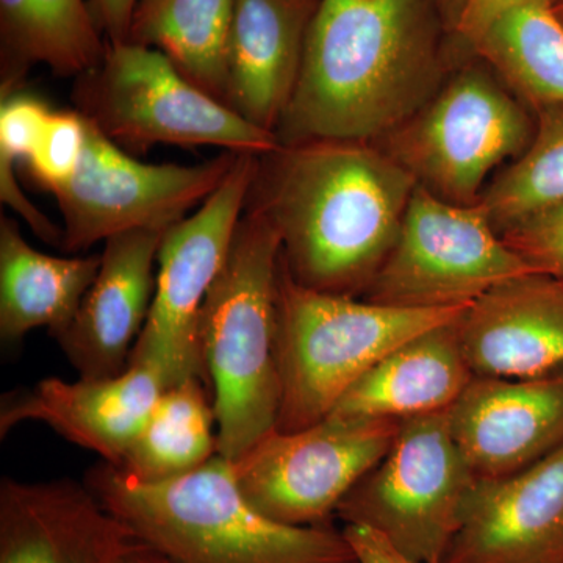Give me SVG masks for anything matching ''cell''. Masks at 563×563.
<instances>
[{"mask_svg":"<svg viewBox=\"0 0 563 563\" xmlns=\"http://www.w3.org/2000/svg\"><path fill=\"white\" fill-rule=\"evenodd\" d=\"M446 79L432 0H320L277 140L376 143Z\"/></svg>","mask_w":563,"mask_h":563,"instance_id":"6da1fadb","label":"cell"},{"mask_svg":"<svg viewBox=\"0 0 563 563\" xmlns=\"http://www.w3.org/2000/svg\"><path fill=\"white\" fill-rule=\"evenodd\" d=\"M417 180L363 141L322 140L258 155L247 206L272 218L296 284L363 298L398 240Z\"/></svg>","mask_w":563,"mask_h":563,"instance_id":"7a4b0ae2","label":"cell"},{"mask_svg":"<svg viewBox=\"0 0 563 563\" xmlns=\"http://www.w3.org/2000/svg\"><path fill=\"white\" fill-rule=\"evenodd\" d=\"M85 484L139 539L180 563H357L343 529L284 525L258 512L220 454L162 484L133 483L102 462Z\"/></svg>","mask_w":563,"mask_h":563,"instance_id":"3957f363","label":"cell"},{"mask_svg":"<svg viewBox=\"0 0 563 563\" xmlns=\"http://www.w3.org/2000/svg\"><path fill=\"white\" fill-rule=\"evenodd\" d=\"M282 239L247 206L199 314V347L217 412L218 454L236 461L276 429L280 406Z\"/></svg>","mask_w":563,"mask_h":563,"instance_id":"277c9868","label":"cell"},{"mask_svg":"<svg viewBox=\"0 0 563 563\" xmlns=\"http://www.w3.org/2000/svg\"><path fill=\"white\" fill-rule=\"evenodd\" d=\"M466 307L404 309L313 291L296 284L282 263L277 431H301L324 420L385 355L457 320Z\"/></svg>","mask_w":563,"mask_h":563,"instance_id":"5b68a950","label":"cell"},{"mask_svg":"<svg viewBox=\"0 0 563 563\" xmlns=\"http://www.w3.org/2000/svg\"><path fill=\"white\" fill-rule=\"evenodd\" d=\"M73 98L85 118L128 152L177 144L265 155L280 147L276 133L196 87L163 52L129 41L109 44L101 65L77 77Z\"/></svg>","mask_w":563,"mask_h":563,"instance_id":"8992f818","label":"cell"},{"mask_svg":"<svg viewBox=\"0 0 563 563\" xmlns=\"http://www.w3.org/2000/svg\"><path fill=\"white\" fill-rule=\"evenodd\" d=\"M533 135V111L484 62L448 77L415 117L374 144L437 198L476 206L493 169L521 157Z\"/></svg>","mask_w":563,"mask_h":563,"instance_id":"52a82bcc","label":"cell"},{"mask_svg":"<svg viewBox=\"0 0 563 563\" xmlns=\"http://www.w3.org/2000/svg\"><path fill=\"white\" fill-rule=\"evenodd\" d=\"M477 477L451 429L450 410L406 418L390 450L344 496V526L380 533L413 563H443Z\"/></svg>","mask_w":563,"mask_h":563,"instance_id":"ba28073f","label":"cell"},{"mask_svg":"<svg viewBox=\"0 0 563 563\" xmlns=\"http://www.w3.org/2000/svg\"><path fill=\"white\" fill-rule=\"evenodd\" d=\"M531 273L481 203L457 206L417 185L398 240L362 299L404 309L470 306Z\"/></svg>","mask_w":563,"mask_h":563,"instance_id":"9c48e42d","label":"cell"},{"mask_svg":"<svg viewBox=\"0 0 563 563\" xmlns=\"http://www.w3.org/2000/svg\"><path fill=\"white\" fill-rule=\"evenodd\" d=\"M257 166L258 155L236 154L220 187L163 236L154 299L129 365L157 369L168 388L195 376L209 384L199 314L231 250Z\"/></svg>","mask_w":563,"mask_h":563,"instance_id":"30bf717a","label":"cell"},{"mask_svg":"<svg viewBox=\"0 0 563 563\" xmlns=\"http://www.w3.org/2000/svg\"><path fill=\"white\" fill-rule=\"evenodd\" d=\"M401 420L329 415L296 432L273 429L232 463L252 507L290 526L331 523L340 503L390 450Z\"/></svg>","mask_w":563,"mask_h":563,"instance_id":"8fae6325","label":"cell"},{"mask_svg":"<svg viewBox=\"0 0 563 563\" xmlns=\"http://www.w3.org/2000/svg\"><path fill=\"white\" fill-rule=\"evenodd\" d=\"M235 157L225 151L192 166L143 163L87 118L79 169L54 192L65 222L63 250L87 251L118 233L173 228L220 187Z\"/></svg>","mask_w":563,"mask_h":563,"instance_id":"7c38bea8","label":"cell"},{"mask_svg":"<svg viewBox=\"0 0 563 563\" xmlns=\"http://www.w3.org/2000/svg\"><path fill=\"white\" fill-rule=\"evenodd\" d=\"M450 420L477 479L521 472L563 446V368L528 379L474 376Z\"/></svg>","mask_w":563,"mask_h":563,"instance_id":"4fadbf2b","label":"cell"},{"mask_svg":"<svg viewBox=\"0 0 563 563\" xmlns=\"http://www.w3.org/2000/svg\"><path fill=\"white\" fill-rule=\"evenodd\" d=\"M443 563H563V446L510 476L477 479Z\"/></svg>","mask_w":563,"mask_h":563,"instance_id":"5bb4252c","label":"cell"},{"mask_svg":"<svg viewBox=\"0 0 563 563\" xmlns=\"http://www.w3.org/2000/svg\"><path fill=\"white\" fill-rule=\"evenodd\" d=\"M168 229H140L107 240L101 266L73 320L54 339L80 379L129 368L155 292V268Z\"/></svg>","mask_w":563,"mask_h":563,"instance_id":"9a60e30c","label":"cell"},{"mask_svg":"<svg viewBox=\"0 0 563 563\" xmlns=\"http://www.w3.org/2000/svg\"><path fill=\"white\" fill-rule=\"evenodd\" d=\"M136 540L87 484H0V563H117Z\"/></svg>","mask_w":563,"mask_h":563,"instance_id":"2e32d148","label":"cell"},{"mask_svg":"<svg viewBox=\"0 0 563 563\" xmlns=\"http://www.w3.org/2000/svg\"><path fill=\"white\" fill-rule=\"evenodd\" d=\"M166 388L162 374L146 365H129L120 376L107 379L66 383L47 377L27 390L3 396L0 437L5 439L21 422H44L118 468Z\"/></svg>","mask_w":563,"mask_h":563,"instance_id":"e0dca14e","label":"cell"},{"mask_svg":"<svg viewBox=\"0 0 563 563\" xmlns=\"http://www.w3.org/2000/svg\"><path fill=\"white\" fill-rule=\"evenodd\" d=\"M474 376L528 379L563 368V282L531 273L503 282L457 320Z\"/></svg>","mask_w":563,"mask_h":563,"instance_id":"ac0fdd59","label":"cell"},{"mask_svg":"<svg viewBox=\"0 0 563 563\" xmlns=\"http://www.w3.org/2000/svg\"><path fill=\"white\" fill-rule=\"evenodd\" d=\"M320 0H235L224 103L276 133L301 73L307 33Z\"/></svg>","mask_w":563,"mask_h":563,"instance_id":"d6986e66","label":"cell"},{"mask_svg":"<svg viewBox=\"0 0 563 563\" xmlns=\"http://www.w3.org/2000/svg\"><path fill=\"white\" fill-rule=\"evenodd\" d=\"M457 320L420 333L385 355L331 415L406 420L450 410L474 377Z\"/></svg>","mask_w":563,"mask_h":563,"instance_id":"ffe728a7","label":"cell"},{"mask_svg":"<svg viewBox=\"0 0 563 563\" xmlns=\"http://www.w3.org/2000/svg\"><path fill=\"white\" fill-rule=\"evenodd\" d=\"M101 255L54 257L33 250L16 222L0 218V335L18 343L29 332H60L98 276Z\"/></svg>","mask_w":563,"mask_h":563,"instance_id":"44dd1931","label":"cell"},{"mask_svg":"<svg viewBox=\"0 0 563 563\" xmlns=\"http://www.w3.org/2000/svg\"><path fill=\"white\" fill-rule=\"evenodd\" d=\"M101 35L85 0H0L2 96L40 63L62 77L98 68L109 47Z\"/></svg>","mask_w":563,"mask_h":563,"instance_id":"7402d4cb","label":"cell"},{"mask_svg":"<svg viewBox=\"0 0 563 563\" xmlns=\"http://www.w3.org/2000/svg\"><path fill=\"white\" fill-rule=\"evenodd\" d=\"M202 377L166 388L133 439L120 470L139 484H162L201 468L218 454L213 398Z\"/></svg>","mask_w":563,"mask_h":563,"instance_id":"603a6c76","label":"cell"},{"mask_svg":"<svg viewBox=\"0 0 563 563\" xmlns=\"http://www.w3.org/2000/svg\"><path fill=\"white\" fill-rule=\"evenodd\" d=\"M235 0H140L129 43L163 52L196 87L224 102Z\"/></svg>","mask_w":563,"mask_h":563,"instance_id":"cb8c5ba5","label":"cell"},{"mask_svg":"<svg viewBox=\"0 0 563 563\" xmlns=\"http://www.w3.org/2000/svg\"><path fill=\"white\" fill-rule=\"evenodd\" d=\"M473 47L532 111L563 103V22L553 5L509 11Z\"/></svg>","mask_w":563,"mask_h":563,"instance_id":"d4e9b609","label":"cell"},{"mask_svg":"<svg viewBox=\"0 0 563 563\" xmlns=\"http://www.w3.org/2000/svg\"><path fill=\"white\" fill-rule=\"evenodd\" d=\"M531 146L492 181L481 198L496 231L563 202V103L533 110Z\"/></svg>","mask_w":563,"mask_h":563,"instance_id":"484cf974","label":"cell"},{"mask_svg":"<svg viewBox=\"0 0 563 563\" xmlns=\"http://www.w3.org/2000/svg\"><path fill=\"white\" fill-rule=\"evenodd\" d=\"M87 144V118L79 110H52L35 152L18 169L52 195L79 169Z\"/></svg>","mask_w":563,"mask_h":563,"instance_id":"4316f807","label":"cell"},{"mask_svg":"<svg viewBox=\"0 0 563 563\" xmlns=\"http://www.w3.org/2000/svg\"><path fill=\"white\" fill-rule=\"evenodd\" d=\"M499 235L537 273L563 282V202L515 222Z\"/></svg>","mask_w":563,"mask_h":563,"instance_id":"83f0119b","label":"cell"},{"mask_svg":"<svg viewBox=\"0 0 563 563\" xmlns=\"http://www.w3.org/2000/svg\"><path fill=\"white\" fill-rule=\"evenodd\" d=\"M52 110L40 98L14 91L2 96L0 106V157L21 163L38 146Z\"/></svg>","mask_w":563,"mask_h":563,"instance_id":"f1b7e54d","label":"cell"},{"mask_svg":"<svg viewBox=\"0 0 563 563\" xmlns=\"http://www.w3.org/2000/svg\"><path fill=\"white\" fill-rule=\"evenodd\" d=\"M532 3L554 7L555 0H462L457 33L474 46L504 14Z\"/></svg>","mask_w":563,"mask_h":563,"instance_id":"f546056e","label":"cell"},{"mask_svg":"<svg viewBox=\"0 0 563 563\" xmlns=\"http://www.w3.org/2000/svg\"><path fill=\"white\" fill-rule=\"evenodd\" d=\"M140 0H91L90 7L107 44L128 43L132 18Z\"/></svg>","mask_w":563,"mask_h":563,"instance_id":"4dcf8cb0","label":"cell"},{"mask_svg":"<svg viewBox=\"0 0 563 563\" xmlns=\"http://www.w3.org/2000/svg\"><path fill=\"white\" fill-rule=\"evenodd\" d=\"M343 532L354 550L357 563H413L373 529L347 525Z\"/></svg>","mask_w":563,"mask_h":563,"instance_id":"1f68e13d","label":"cell"},{"mask_svg":"<svg viewBox=\"0 0 563 563\" xmlns=\"http://www.w3.org/2000/svg\"><path fill=\"white\" fill-rule=\"evenodd\" d=\"M117 563H180L172 555L163 553L152 544L136 540L131 550L128 551Z\"/></svg>","mask_w":563,"mask_h":563,"instance_id":"d6a6232c","label":"cell"},{"mask_svg":"<svg viewBox=\"0 0 563 563\" xmlns=\"http://www.w3.org/2000/svg\"><path fill=\"white\" fill-rule=\"evenodd\" d=\"M554 11L555 14H558L559 20L563 22V0L562 2L555 3Z\"/></svg>","mask_w":563,"mask_h":563,"instance_id":"836d02e7","label":"cell"},{"mask_svg":"<svg viewBox=\"0 0 563 563\" xmlns=\"http://www.w3.org/2000/svg\"><path fill=\"white\" fill-rule=\"evenodd\" d=\"M559 2H562V0H555V3H559ZM555 3H554V5H555Z\"/></svg>","mask_w":563,"mask_h":563,"instance_id":"e575fe53","label":"cell"}]
</instances>
